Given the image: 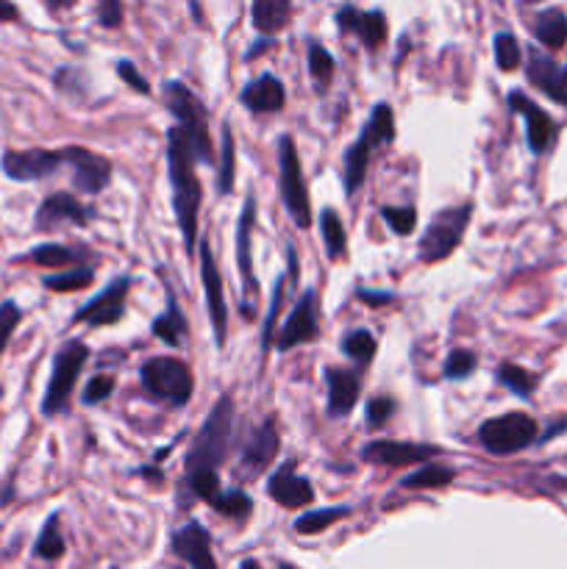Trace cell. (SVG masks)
Listing matches in <instances>:
<instances>
[{
	"instance_id": "cell-1",
	"label": "cell",
	"mask_w": 567,
	"mask_h": 569,
	"mask_svg": "<svg viewBox=\"0 0 567 569\" xmlns=\"http://www.w3.org/2000/svg\"><path fill=\"white\" fill-rule=\"evenodd\" d=\"M195 153L189 148L187 137L178 126L167 131V170H170V187H172V211H176L178 228H181L183 244H187L189 259H195V239H198V217H200V200H203V189H200V178L195 172Z\"/></svg>"
},
{
	"instance_id": "cell-2",
	"label": "cell",
	"mask_w": 567,
	"mask_h": 569,
	"mask_svg": "<svg viewBox=\"0 0 567 569\" xmlns=\"http://www.w3.org/2000/svg\"><path fill=\"white\" fill-rule=\"evenodd\" d=\"M233 422H237L233 400L231 395H222L203 420L200 431L195 433L192 445H189L181 481H192V478L200 476H217V467H222V461L231 453Z\"/></svg>"
},
{
	"instance_id": "cell-3",
	"label": "cell",
	"mask_w": 567,
	"mask_h": 569,
	"mask_svg": "<svg viewBox=\"0 0 567 569\" xmlns=\"http://www.w3.org/2000/svg\"><path fill=\"white\" fill-rule=\"evenodd\" d=\"M165 106L170 114L176 117V126L181 128L187 137L189 148H192L195 161L206 167H215V144H211L209 133V111H206L203 100L181 81H167L165 83Z\"/></svg>"
},
{
	"instance_id": "cell-4",
	"label": "cell",
	"mask_w": 567,
	"mask_h": 569,
	"mask_svg": "<svg viewBox=\"0 0 567 569\" xmlns=\"http://www.w3.org/2000/svg\"><path fill=\"white\" fill-rule=\"evenodd\" d=\"M395 142V111L389 103H378L372 109L370 120L361 128L359 139L345 150V194H356L367 178V167H370V156L376 148H387Z\"/></svg>"
},
{
	"instance_id": "cell-5",
	"label": "cell",
	"mask_w": 567,
	"mask_h": 569,
	"mask_svg": "<svg viewBox=\"0 0 567 569\" xmlns=\"http://www.w3.org/2000/svg\"><path fill=\"white\" fill-rule=\"evenodd\" d=\"M87 361H89V345L83 342V339H67V342L56 350L48 387H44L42 403H39L42 417L53 420V417L67 415V411H70L72 392H76V383L78 378H81Z\"/></svg>"
},
{
	"instance_id": "cell-6",
	"label": "cell",
	"mask_w": 567,
	"mask_h": 569,
	"mask_svg": "<svg viewBox=\"0 0 567 569\" xmlns=\"http://www.w3.org/2000/svg\"><path fill=\"white\" fill-rule=\"evenodd\" d=\"M470 200L448 206V209H439L437 214L431 217V222L426 226V231H422L420 242H417V259H420L422 264H437V261L448 259V256L461 244V237H465L467 226H470Z\"/></svg>"
},
{
	"instance_id": "cell-7",
	"label": "cell",
	"mask_w": 567,
	"mask_h": 569,
	"mask_svg": "<svg viewBox=\"0 0 567 569\" xmlns=\"http://www.w3.org/2000/svg\"><path fill=\"white\" fill-rule=\"evenodd\" d=\"M139 381L150 398L161 400L172 409H183L195 392L192 370L172 356H156V359L145 361L139 367Z\"/></svg>"
},
{
	"instance_id": "cell-8",
	"label": "cell",
	"mask_w": 567,
	"mask_h": 569,
	"mask_svg": "<svg viewBox=\"0 0 567 569\" xmlns=\"http://www.w3.org/2000/svg\"><path fill=\"white\" fill-rule=\"evenodd\" d=\"M278 187H281V203L287 209V214L292 217L295 226L300 231L311 228V200L309 189L304 181V167H300L298 148H295V139L289 133H284L278 139Z\"/></svg>"
},
{
	"instance_id": "cell-9",
	"label": "cell",
	"mask_w": 567,
	"mask_h": 569,
	"mask_svg": "<svg viewBox=\"0 0 567 569\" xmlns=\"http://www.w3.org/2000/svg\"><path fill=\"white\" fill-rule=\"evenodd\" d=\"M478 445L493 456H511L526 450L539 439V426L531 415L523 411H509V415L489 417L478 428Z\"/></svg>"
},
{
	"instance_id": "cell-10",
	"label": "cell",
	"mask_w": 567,
	"mask_h": 569,
	"mask_svg": "<svg viewBox=\"0 0 567 569\" xmlns=\"http://www.w3.org/2000/svg\"><path fill=\"white\" fill-rule=\"evenodd\" d=\"M61 167H70V148H28V150H3L0 170L14 183H37L56 176Z\"/></svg>"
},
{
	"instance_id": "cell-11",
	"label": "cell",
	"mask_w": 567,
	"mask_h": 569,
	"mask_svg": "<svg viewBox=\"0 0 567 569\" xmlns=\"http://www.w3.org/2000/svg\"><path fill=\"white\" fill-rule=\"evenodd\" d=\"M198 256H200V283H203L206 306H209V320H211V331H215V342L217 348H226V339H228L226 292H222L220 264H217L215 250H211V242L206 237L200 239Z\"/></svg>"
},
{
	"instance_id": "cell-12",
	"label": "cell",
	"mask_w": 567,
	"mask_h": 569,
	"mask_svg": "<svg viewBox=\"0 0 567 569\" xmlns=\"http://www.w3.org/2000/svg\"><path fill=\"white\" fill-rule=\"evenodd\" d=\"M94 220L92 206L81 203L72 192H50L33 211V231L50 233L61 226L87 228Z\"/></svg>"
},
{
	"instance_id": "cell-13",
	"label": "cell",
	"mask_w": 567,
	"mask_h": 569,
	"mask_svg": "<svg viewBox=\"0 0 567 569\" xmlns=\"http://www.w3.org/2000/svg\"><path fill=\"white\" fill-rule=\"evenodd\" d=\"M133 278L120 276L109 283L100 295H94L89 303H83L81 309L72 315V326L83 322L89 328H106V326H117V322L126 317V298L128 289H131Z\"/></svg>"
},
{
	"instance_id": "cell-14",
	"label": "cell",
	"mask_w": 567,
	"mask_h": 569,
	"mask_svg": "<svg viewBox=\"0 0 567 569\" xmlns=\"http://www.w3.org/2000/svg\"><path fill=\"white\" fill-rule=\"evenodd\" d=\"M506 103H509V109L515 111V114H520L523 122H526V142L528 148H531V153H548L556 142V133H559V126H556L554 117H550L548 111L539 109V106L534 103L526 92H520V89L509 92Z\"/></svg>"
},
{
	"instance_id": "cell-15",
	"label": "cell",
	"mask_w": 567,
	"mask_h": 569,
	"mask_svg": "<svg viewBox=\"0 0 567 569\" xmlns=\"http://www.w3.org/2000/svg\"><path fill=\"white\" fill-rule=\"evenodd\" d=\"M317 333H320V326H317V292L311 287H306V292L300 295V300L295 303L292 315H289L287 322L276 331L272 345H276L281 353H287V350L298 348V345L315 342Z\"/></svg>"
},
{
	"instance_id": "cell-16",
	"label": "cell",
	"mask_w": 567,
	"mask_h": 569,
	"mask_svg": "<svg viewBox=\"0 0 567 569\" xmlns=\"http://www.w3.org/2000/svg\"><path fill=\"white\" fill-rule=\"evenodd\" d=\"M253 228H256V198L253 194H248L237 220V267H239V276H242L245 317H253V306H250V300L256 298V289H259V283H256V276H253Z\"/></svg>"
},
{
	"instance_id": "cell-17",
	"label": "cell",
	"mask_w": 567,
	"mask_h": 569,
	"mask_svg": "<svg viewBox=\"0 0 567 569\" xmlns=\"http://www.w3.org/2000/svg\"><path fill=\"white\" fill-rule=\"evenodd\" d=\"M278 448H281V437H278V428L272 420H265L261 426H256L250 431V437L245 439L242 450H239V472L242 478H256L267 470V467L276 461Z\"/></svg>"
},
{
	"instance_id": "cell-18",
	"label": "cell",
	"mask_w": 567,
	"mask_h": 569,
	"mask_svg": "<svg viewBox=\"0 0 567 569\" xmlns=\"http://www.w3.org/2000/svg\"><path fill=\"white\" fill-rule=\"evenodd\" d=\"M442 450L437 445H420V442H392V439H372L361 448V459L370 461V465L381 467H409V465H422V461H431L434 456H439Z\"/></svg>"
},
{
	"instance_id": "cell-19",
	"label": "cell",
	"mask_w": 567,
	"mask_h": 569,
	"mask_svg": "<svg viewBox=\"0 0 567 569\" xmlns=\"http://www.w3.org/2000/svg\"><path fill=\"white\" fill-rule=\"evenodd\" d=\"M70 148V167L72 187L83 194H100L111 181V161L106 156L94 153V150L81 148V144H67Z\"/></svg>"
},
{
	"instance_id": "cell-20",
	"label": "cell",
	"mask_w": 567,
	"mask_h": 569,
	"mask_svg": "<svg viewBox=\"0 0 567 569\" xmlns=\"http://www.w3.org/2000/svg\"><path fill=\"white\" fill-rule=\"evenodd\" d=\"M337 26L342 33H354L367 50L376 53L387 42V14L381 9H356V6H342L337 11Z\"/></svg>"
},
{
	"instance_id": "cell-21",
	"label": "cell",
	"mask_w": 567,
	"mask_h": 569,
	"mask_svg": "<svg viewBox=\"0 0 567 569\" xmlns=\"http://www.w3.org/2000/svg\"><path fill=\"white\" fill-rule=\"evenodd\" d=\"M170 548L189 569H220L211 556V537L198 520H189L187 526L172 531Z\"/></svg>"
},
{
	"instance_id": "cell-22",
	"label": "cell",
	"mask_w": 567,
	"mask_h": 569,
	"mask_svg": "<svg viewBox=\"0 0 567 569\" xmlns=\"http://www.w3.org/2000/svg\"><path fill=\"white\" fill-rule=\"evenodd\" d=\"M89 259H94V253L89 248H83V244L44 242V244H37V248L28 250V253L17 256L14 264L26 261V264L42 267V270H59L61 272V267H67V270H72V267H92L89 264Z\"/></svg>"
},
{
	"instance_id": "cell-23",
	"label": "cell",
	"mask_w": 567,
	"mask_h": 569,
	"mask_svg": "<svg viewBox=\"0 0 567 569\" xmlns=\"http://www.w3.org/2000/svg\"><path fill=\"white\" fill-rule=\"evenodd\" d=\"M267 492L284 509H304L315 500V489H311L309 478L295 472V461H284L267 481Z\"/></svg>"
},
{
	"instance_id": "cell-24",
	"label": "cell",
	"mask_w": 567,
	"mask_h": 569,
	"mask_svg": "<svg viewBox=\"0 0 567 569\" xmlns=\"http://www.w3.org/2000/svg\"><path fill=\"white\" fill-rule=\"evenodd\" d=\"M526 76L534 87L543 94H548L554 103L567 106V76L565 67L556 64L548 53H543L539 48H528V67Z\"/></svg>"
},
{
	"instance_id": "cell-25",
	"label": "cell",
	"mask_w": 567,
	"mask_h": 569,
	"mask_svg": "<svg viewBox=\"0 0 567 569\" xmlns=\"http://www.w3.org/2000/svg\"><path fill=\"white\" fill-rule=\"evenodd\" d=\"M326 383H328V417L331 420H342L354 411V406L359 403L361 395V381L354 370L348 367H328L326 370Z\"/></svg>"
},
{
	"instance_id": "cell-26",
	"label": "cell",
	"mask_w": 567,
	"mask_h": 569,
	"mask_svg": "<svg viewBox=\"0 0 567 569\" xmlns=\"http://www.w3.org/2000/svg\"><path fill=\"white\" fill-rule=\"evenodd\" d=\"M239 100H242L245 109L256 111V114H272V111H281L284 103H287V89L272 72H261L259 78L245 83Z\"/></svg>"
},
{
	"instance_id": "cell-27",
	"label": "cell",
	"mask_w": 567,
	"mask_h": 569,
	"mask_svg": "<svg viewBox=\"0 0 567 569\" xmlns=\"http://www.w3.org/2000/svg\"><path fill=\"white\" fill-rule=\"evenodd\" d=\"M150 333H153L159 342H165L167 348H181L183 342H187V333H189V322L187 317H183L181 306H178V298L176 292H172L170 287H167V306L165 311H161L159 317H156L153 322H150Z\"/></svg>"
},
{
	"instance_id": "cell-28",
	"label": "cell",
	"mask_w": 567,
	"mask_h": 569,
	"mask_svg": "<svg viewBox=\"0 0 567 569\" xmlns=\"http://www.w3.org/2000/svg\"><path fill=\"white\" fill-rule=\"evenodd\" d=\"M292 17V3L289 0H256L250 9V20L253 28L265 37H276Z\"/></svg>"
},
{
	"instance_id": "cell-29",
	"label": "cell",
	"mask_w": 567,
	"mask_h": 569,
	"mask_svg": "<svg viewBox=\"0 0 567 569\" xmlns=\"http://www.w3.org/2000/svg\"><path fill=\"white\" fill-rule=\"evenodd\" d=\"M531 31L539 44L548 50H559L567 44V14L561 9H545L534 17Z\"/></svg>"
},
{
	"instance_id": "cell-30",
	"label": "cell",
	"mask_w": 567,
	"mask_h": 569,
	"mask_svg": "<svg viewBox=\"0 0 567 569\" xmlns=\"http://www.w3.org/2000/svg\"><path fill=\"white\" fill-rule=\"evenodd\" d=\"M67 553V542H64V533H61V515L53 511L48 520L42 522L39 528V537L33 542V559H42V561H59L64 559Z\"/></svg>"
},
{
	"instance_id": "cell-31",
	"label": "cell",
	"mask_w": 567,
	"mask_h": 569,
	"mask_svg": "<svg viewBox=\"0 0 567 569\" xmlns=\"http://www.w3.org/2000/svg\"><path fill=\"white\" fill-rule=\"evenodd\" d=\"M233 178H237V148H233L231 126H228V122H222L220 156H217V192L231 194Z\"/></svg>"
},
{
	"instance_id": "cell-32",
	"label": "cell",
	"mask_w": 567,
	"mask_h": 569,
	"mask_svg": "<svg viewBox=\"0 0 567 569\" xmlns=\"http://www.w3.org/2000/svg\"><path fill=\"white\" fill-rule=\"evenodd\" d=\"M339 348H342V356H348L356 367H370L378 353L376 337H372V331H367V328H354V331L345 333Z\"/></svg>"
},
{
	"instance_id": "cell-33",
	"label": "cell",
	"mask_w": 567,
	"mask_h": 569,
	"mask_svg": "<svg viewBox=\"0 0 567 569\" xmlns=\"http://www.w3.org/2000/svg\"><path fill=\"white\" fill-rule=\"evenodd\" d=\"M495 378H498L500 387H506L511 395H517V398H531L539 387V378L534 376V372H528L526 367L515 365V361H504V365H498Z\"/></svg>"
},
{
	"instance_id": "cell-34",
	"label": "cell",
	"mask_w": 567,
	"mask_h": 569,
	"mask_svg": "<svg viewBox=\"0 0 567 569\" xmlns=\"http://www.w3.org/2000/svg\"><path fill=\"white\" fill-rule=\"evenodd\" d=\"M92 281H94V267H72V270H61V272H50V276H42V287L48 289V292H56V295L81 292V289H87Z\"/></svg>"
},
{
	"instance_id": "cell-35",
	"label": "cell",
	"mask_w": 567,
	"mask_h": 569,
	"mask_svg": "<svg viewBox=\"0 0 567 569\" xmlns=\"http://www.w3.org/2000/svg\"><path fill=\"white\" fill-rule=\"evenodd\" d=\"M350 515H354L350 506H331V509L306 511V515H300L298 520H295V531H298L300 537H317V533H322L326 528H331L334 522L345 520V517Z\"/></svg>"
},
{
	"instance_id": "cell-36",
	"label": "cell",
	"mask_w": 567,
	"mask_h": 569,
	"mask_svg": "<svg viewBox=\"0 0 567 569\" xmlns=\"http://www.w3.org/2000/svg\"><path fill=\"white\" fill-rule=\"evenodd\" d=\"M320 233L322 242H326V256L331 261H339L348 250V233H345L342 220L334 209H322L320 211Z\"/></svg>"
},
{
	"instance_id": "cell-37",
	"label": "cell",
	"mask_w": 567,
	"mask_h": 569,
	"mask_svg": "<svg viewBox=\"0 0 567 569\" xmlns=\"http://www.w3.org/2000/svg\"><path fill=\"white\" fill-rule=\"evenodd\" d=\"M306 50H309V76H311V81H315L317 92H326V89L331 87V81H334V70H337V61H334V56L328 53V50L322 48L317 39H309V42H306Z\"/></svg>"
},
{
	"instance_id": "cell-38",
	"label": "cell",
	"mask_w": 567,
	"mask_h": 569,
	"mask_svg": "<svg viewBox=\"0 0 567 569\" xmlns=\"http://www.w3.org/2000/svg\"><path fill=\"white\" fill-rule=\"evenodd\" d=\"M454 478H456V470H450V467L426 465V467H420L417 472H411V476H406L404 481H400V487L404 489H442V487H448Z\"/></svg>"
},
{
	"instance_id": "cell-39",
	"label": "cell",
	"mask_w": 567,
	"mask_h": 569,
	"mask_svg": "<svg viewBox=\"0 0 567 569\" xmlns=\"http://www.w3.org/2000/svg\"><path fill=\"white\" fill-rule=\"evenodd\" d=\"M211 509H215L217 515L228 517V520H248L250 511H253V500H250V495L242 492V489H226Z\"/></svg>"
},
{
	"instance_id": "cell-40",
	"label": "cell",
	"mask_w": 567,
	"mask_h": 569,
	"mask_svg": "<svg viewBox=\"0 0 567 569\" xmlns=\"http://www.w3.org/2000/svg\"><path fill=\"white\" fill-rule=\"evenodd\" d=\"M493 50H495V64H498L500 72H511L520 67L523 50H520V42H517V37L511 31L495 33Z\"/></svg>"
},
{
	"instance_id": "cell-41",
	"label": "cell",
	"mask_w": 567,
	"mask_h": 569,
	"mask_svg": "<svg viewBox=\"0 0 567 569\" xmlns=\"http://www.w3.org/2000/svg\"><path fill=\"white\" fill-rule=\"evenodd\" d=\"M284 298H287V278H284V276H278V281H276V289H272L270 311H267L265 328H261V365H265V356H267V350H270L272 339H276V320H278V315H281Z\"/></svg>"
},
{
	"instance_id": "cell-42",
	"label": "cell",
	"mask_w": 567,
	"mask_h": 569,
	"mask_svg": "<svg viewBox=\"0 0 567 569\" xmlns=\"http://www.w3.org/2000/svg\"><path fill=\"white\" fill-rule=\"evenodd\" d=\"M476 370H478V356L465 348L450 350L448 359H445L442 365V376L448 378V381H465V378H470Z\"/></svg>"
},
{
	"instance_id": "cell-43",
	"label": "cell",
	"mask_w": 567,
	"mask_h": 569,
	"mask_svg": "<svg viewBox=\"0 0 567 569\" xmlns=\"http://www.w3.org/2000/svg\"><path fill=\"white\" fill-rule=\"evenodd\" d=\"M381 217L389 226V231L398 233V237H409V233L417 228L415 206H384Z\"/></svg>"
},
{
	"instance_id": "cell-44",
	"label": "cell",
	"mask_w": 567,
	"mask_h": 569,
	"mask_svg": "<svg viewBox=\"0 0 567 569\" xmlns=\"http://www.w3.org/2000/svg\"><path fill=\"white\" fill-rule=\"evenodd\" d=\"M22 317H26V311H22V306L17 303V300H3V303H0V356L9 348L11 337H14L17 328H20Z\"/></svg>"
},
{
	"instance_id": "cell-45",
	"label": "cell",
	"mask_w": 567,
	"mask_h": 569,
	"mask_svg": "<svg viewBox=\"0 0 567 569\" xmlns=\"http://www.w3.org/2000/svg\"><path fill=\"white\" fill-rule=\"evenodd\" d=\"M115 387H117L115 378L103 376V372H100V376L89 378V383H87V387H83L81 403L89 406V409H94V406L106 403V400H109L111 395H115Z\"/></svg>"
},
{
	"instance_id": "cell-46",
	"label": "cell",
	"mask_w": 567,
	"mask_h": 569,
	"mask_svg": "<svg viewBox=\"0 0 567 569\" xmlns=\"http://www.w3.org/2000/svg\"><path fill=\"white\" fill-rule=\"evenodd\" d=\"M395 409H398V403H395V398H389V395H378V398H372L365 409L367 428L378 431V428L387 426L389 417L395 415Z\"/></svg>"
},
{
	"instance_id": "cell-47",
	"label": "cell",
	"mask_w": 567,
	"mask_h": 569,
	"mask_svg": "<svg viewBox=\"0 0 567 569\" xmlns=\"http://www.w3.org/2000/svg\"><path fill=\"white\" fill-rule=\"evenodd\" d=\"M117 76H120L122 81L128 83V87L137 89L139 94H150V83H148V78H145L142 72L137 70V64H133V61H128V59H120V61H117Z\"/></svg>"
},
{
	"instance_id": "cell-48",
	"label": "cell",
	"mask_w": 567,
	"mask_h": 569,
	"mask_svg": "<svg viewBox=\"0 0 567 569\" xmlns=\"http://www.w3.org/2000/svg\"><path fill=\"white\" fill-rule=\"evenodd\" d=\"M98 22L103 28H120L122 6L117 3V0H103V3H98Z\"/></svg>"
},
{
	"instance_id": "cell-49",
	"label": "cell",
	"mask_w": 567,
	"mask_h": 569,
	"mask_svg": "<svg viewBox=\"0 0 567 569\" xmlns=\"http://www.w3.org/2000/svg\"><path fill=\"white\" fill-rule=\"evenodd\" d=\"M356 298H359L361 303H367V306H387V303H392L395 295H389V292H370V289H356Z\"/></svg>"
},
{
	"instance_id": "cell-50",
	"label": "cell",
	"mask_w": 567,
	"mask_h": 569,
	"mask_svg": "<svg viewBox=\"0 0 567 569\" xmlns=\"http://www.w3.org/2000/svg\"><path fill=\"white\" fill-rule=\"evenodd\" d=\"M20 9L9 0H0V22H20Z\"/></svg>"
},
{
	"instance_id": "cell-51",
	"label": "cell",
	"mask_w": 567,
	"mask_h": 569,
	"mask_svg": "<svg viewBox=\"0 0 567 569\" xmlns=\"http://www.w3.org/2000/svg\"><path fill=\"white\" fill-rule=\"evenodd\" d=\"M272 44H276V37H261V39H256L253 48H250L248 53H245V59H248V61L256 59V56H259V53H265V50H270Z\"/></svg>"
},
{
	"instance_id": "cell-52",
	"label": "cell",
	"mask_w": 567,
	"mask_h": 569,
	"mask_svg": "<svg viewBox=\"0 0 567 569\" xmlns=\"http://www.w3.org/2000/svg\"><path fill=\"white\" fill-rule=\"evenodd\" d=\"M239 569H261V565H259V561H253V559H245L242 565H239Z\"/></svg>"
},
{
	"instance_id": "cell-53",
	"label": "cell",
	"mask_w": 567,
	"mask_h": 569,
	"mask_svg": "<svg viewBox=\"0 0 567 569\" xmlns=\"http://www.w3.org/2000/svg\"><path fill=\"white\" fill-rule=\"evenodd\" d=\"M278 569H298L295 565H287V561H281V565H278Z\"/></svg>"
},
{
	"instance_id": "cell-54",
	"label": "cell",
	"mask_w": 567,
	"mask_h": 569,
	"mask_svg": "<svg viewBox=\"0 0 567 569\" xmlns=\"http://www.w3.org/2000/svg\"><path fill=\"white\" fill-rule=\"evenodd\" d=\"M565 76H567V67H565Z\"/></svg>"
},
{
	"instance_id": "cell-55",
	"label": "cell",
	"mask_w": 567,
	"mask_h": 569,
	"mask_svg": "<svg viewBox=\"0 0 567 569\" xmlns=\"http://www.w3.org/2000/svg\"><path fill=\"white\" fill-rule=\"evenodd\" d=\"M176 569H181V567H176Z\"/></svg>"
}]
</instances>
